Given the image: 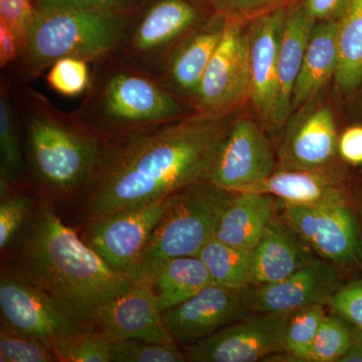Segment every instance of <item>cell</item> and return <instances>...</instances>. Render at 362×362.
I'll return each mask as SVG.
<instances>
[{
    "label": "cell",
    "instance_id": "1",
    "mask_svg": "<svg viewBox=\"0 0 362 362\" xmlns=\"http://www.w3.org/2000/svg\"><path fill=\"white\" fill-rule=\"evenodd\" d=\"M233 120L230 112L183 118L106 140L81 202L86 221L177 194L206 180Z\"/></svg>",
    "mask_w": 362,
    "mask_h": 362
},
{
    "label": "cell",
    "instance_id": "2",
    "mask_svg": "<svg viewBox=\"0 0 362 362\" xmlns=\"http://www.w3.org/2000/svg\"><path fill=\"white\" fill-rule=\"evenodd\" d=\"M11 268L80 327H95L102 307L136 282L109 266L45 199L21 232Z\"/></svg>",
    "mask_w": 362,
    "mask_h": 362
},
{
    "label": "cell",
    "instance_id": "3",
    "mask_svg": "<svg viewBox=\"0 0 362 362\" xmlns=\"http://www.w3.org/2000/svg\"><path fill=\"white\" fill-rule=\"evenodd\" d=\"M9 81L33 185L49 202L83 197L101 165L106 139L26 82Z\"/></svg>",
    "mask_w": 362,
    "mask_h": 362
},
{
    "label": "cell",
    "instance_id": "4",
    "mask_svg": "<svg viewBox=\"0 0 362 362\" xmlns=\"http://www.w3.org/2000/svg\"><path fill=\"white\" fill-rule=\"evenodd\" d=\"M93 65L89 88L74 113L106 140L197 112L188 108L151 73L117 54Z\"/></svg>",
    "mask_w": 362,
    "mask_h": 362
},
{
    "label": "cell",
    "instance_id": "5",
    "mask_svg": "<svg viewBox=\"0 0 362 362\" xmlns=\"http://www.w3.org/2000/svg\"><path fill=\"white\" fill-rule=\"evenodd\" d=\"M136 9L35 8L25 45L11 65L14 81L28 82L39 78L62 59H81L93 64L116 54Z\"/></svg>",
    "mask_w": 362,
    "mask_h": 362
},
{
    "label": "cell",
    "instance_id": "6",
    "mask_svg": "<svg viewBox=\"0 0 362 362\" xmlns=\"http://www.w3.org/2000/svg\"><path fill=\"white\" fill-rule=\"evenodd\" d=\"M233 194L204 180L177 192L152 233L132 278L140 280L163 259L199 256L214 239L221 214Z\"/></svg>",
    "mask_w": 362,
    "mask_h": 362
},
{
    "label": "cell",
    "instance_id": "7",
    "mask_svg": "<svg viewBox=\"0 0 362 362\" xmlns=\"http://www.w3.org/2000/svg\"><path fill=\"white\" fill-rule=\"evenodd\" d=\"M199 23L201 13L192 2L154 0L139 16L134 13L116 54L153 75Z\"/></svg>",
    "mask_w": 362,
    "mask_h": 362
},
{
    "label": "cell",
    "instance_id": "8",
    "mask_svg": "<svg viewBox=\"0 0 362 362\" xmlns=\"http://www.w3.org/2000/svg\"><path fill=\"white\" fill-rule=\"evenodd\" d=\"M175 197L169 195L87 221L83 240L114 270L131 276Z\"/></svg>",
    "mask_w": 362,
    "mask_h": 362
},
{
    "label": "cell",
    "instance_id": "9",
    "mask_svg": "<svg viewBox=\"0 0 362 362\" xmlns=\"http://www.w3.org/2000/svg\"><path fill=\"white\" fill-rule=\"evenodd\" d=\"M250 95L249 33L240 16L230 14L195 97L197 112L228 113Z\"/></svg>",
    "mask_w": 362,
    "mask_h": 362
},
{
    "label": "cell",
    "instance_id": "10",
    "mask_svg": "<svg viewBox=\"0 0 362 362\" xmlns=\"http://www.w3.org/2000/svg\"><path fill=\"white\" fill-rule=\"evenodd\" d=\"M291 313H252L211 337L182 346L187 361L256 362L284 354Z\"/></svg>",
    "mask_w": 362,
    "mask_h": 362
},
{
    "label": "cell",
    "instance_id": "11",
    "mask_svg": "<svg viewBox=\"0 0 362 362\" xmlns=\"http://www.w3.org/2000/svg\"><path fill=\"white\" fill-rule=\"evenodd\" d=\"M211 284L195 296L162 312V320L180 346L211 337L252 311V290Z\"/></svg>",
    "mask_w": 362,
    "mask_h": 362
},
{
    "label": "cell",
    "instance_id": "12",
    "mask_svg": "<svg viewBox=\"0 0 362 362\" xmlns=\"http://www.w3.org/2000/svg\"><path fill=\"white\" fill-rule=\"evenodd\" d=\"M276 164L270 140L258 124L235 119L204 181L228 192H247L273 175Z\"/></svg>",
    "mask_w": 362,
    "mask_h": 362
},
{
    "label": "cell",
    "instance_id": "13",
    "mask_svg": "<svg viewBox=\"0 0 362 362\" xmlns=\"http://www.w3.org/2000/svg\"><path fill=\"white\" fill-rule=\"evenodd\" d=\"M284 216L297 235L321 258L347 265L361 256V242L344 195L318 204H284Z\"/></svg>",
    "mask_w": 362,
    "mask_h": 362
},
{
    "label": "cell",
    "instance_id": "14",
    "mask_svg": "<svg viewBox=\"0 0 362 362\" xmlns=\"http://www.w3.org/2000/svg\"><path fill=\"white\" fill-rule=\"evenodd\" d=\"M0 310L2 323L37 338L52 349L57 339L83 328L11 267L1 269Z\"/></svg>",
    "mask_w": 362,
    "mask_h": 362
},
{
    "label": "cell",
    "instance_id": "15",
    "mask_svg": "<svg viewBox=\"0 0 362 362\" xmlns=\"http://www.w3.org/2000/svg\"><path fill=\"white\" fill-rule=\"evenodd\" d=\"M287 9L262 14L247 28L250 95L252 107L267 129L274 131L278 101V65Z\"/></svg>",
    "mask_w": 362,
    "mask_h": 362
},
{
    "label": "cell",
    "instance_id": "16",
    "mask_svg": "<svg viewBox=\"0 0 362 362\" xmlns=\"http://www.w3.org/2000/svg\"><path fill=\"white\" fill-rule=\"evenodd\" d=\"M228 16L216 11L209 20L199 23L153 74L176 96L189 98L194 108L202 76L223 37Z\"/></svg>",
    "mask_w": 362,
    "mask_h": 362
},
{
    "label": "cell",
    "instance_id": "17",
    "mask_svg": "<svg viewBox=\"0 0 362 362\" xmlns=\"http://www.w3.org/2000/svg\"><path fill=\"white\" fill-rule=\"evenodd\" d=\"M338 289L337 272L330 262L314 258L284 280L255 286L252 311L293 313L311 305L329 303Z\"/></svg>",
    "mask_w": 362,
    "mask_h": 362
},
{
    "label": "cell",
    "instance_id": "18",
    "mask_svg": "<svg viewBox=\"0 0 362 362\" xmlns=\"http://www.w3.org/2000/svg\"><path fill=\"white\" fill-rule=\"evenodd\" d=\"M95 326L114 341L175 342L162 320L156 297L144 281H136L129 289L105 304Z\"/></svg>",
    "mask_w": 362,
    "mask_h": 362
},
{
    "label": "cell",
    "instance_id": "19",
    "mask_svg": "<svg viewBox=\"0 0 362 362\" xmlns=\"http://www.w3.org/2000/svg\"><path fill=\"white\" fill-rule=\"evenodd\" d=\"M286 131L279 151L280 169L322 171L337 151L334 116L327 105H305Z\"/></svg>",
    "mask_w": 362,
    "mask_h": 362
},
{
    "label": "cell",
    "instance_id": "20",
    "mask_svg": "<svg viewBox=\"0 0 362 362\" xmlns=\"http://www.w3.org/2000/svg\"><path fill=\"white\" fill-rule=\"evenodd\" d=\"M311 250L287 223L273 218L252 250L255 286L289 277L314 259Z\"/></svg>",
    "mask_w": 362,
    "mask_h": 362
},
{
    "label": "cell",
    "instance_id": "21",
    "mask_svg": "<svg viewBox=\"0 0 362 362\" xmlns=\"http://www.w3.org/2000/svg\"><path fill=\"white\" fill-rule=\"evenodd\" d=\"M315 25L316 21L301 4L287 9L279 52L278 101L274 131L282 129L292 115L293 89Z\"/></svg>",
    "mask_w": 362,
    "mask_h": 362
},
{
    "label": "cell",
    "instance_id": "22",
    "mask_svg": "<svg viewBox=\"0 0 362 362\" xmlns=\"http://www.w3.org/2000/svg\"><path fill=\"white\" fill-rule=\"evenodd\" d=\"M276 199L261 192H235L221 214L214 239L240 249L254 250L274 218Z\"/></svg>",
    "mask_w": 362,
    "mask_h": 362
},
{
    "label": "cell",
    "instance_id": "23",
    "mask_svg": "<svg viewBox=\"0 0 362 362\" xmlns=\"http://www.w3.org/2000/svg\"><path fill=\"white\" fill-rule=\"evenodd\" d=\"M337 64V21L316 23L293 89L292 114L315 99L334 78Z\"/></svg>",
    "mask_w": 362,
    "mask_h": 362
},
{
    "label": "cell",
    "instance_id": "24",
    "mask_svg": "<svg viewBox=\"0 0 362 362\" xmlns=\"http://www.w3.org/2000/svg\"><path fill=\"white\" fill-rule=\"evenodd\" d=\"M149 286L159 310H169L213 284L199 257H175L159 262L140 280Z\"/></svg>",
    "mask_w": 362,
    "mask_h": 362
},
{
    "label": "cell",
    "instance_id": "25",
    "mask_svg": "<svg viewBox=\"0 0 362 362\" xmlns=\"http://www.w3.org/2000/svg\"><path fill=\"white\" fill-rule=\"evenodd\" d=\"M247 192L272 195L284 204L301 206L318 204L344 195L322 171L297 169H279Z\"/></svg>",
    "mask_w": 362,
    "mask_h": 362
},
{
    "label": "cell",
    "instance_id": "26",
    "mask_svg": "<svg viewBox=\"0 0 362 362\" xmlns=\"http://www.w3.org/2000/svg\"><path fill=\"white\" fill-rule=\"evenodd\" d=\"M21 124L11 95V81L2 77L0 85V182L13 189L28 177Z\"/></svg>",
    "mask_w": 362,
    "mask_h": 362
},
{
    "label": "cell",
    "instance_id": "27",
    "mask_svg": "<svg viewBox=\"0 0 362 362\" xmlns=\"http://www.w3.org/2000/svg\"><path fill=\"white\" fill-rule=\"evenodd\" d=\"M338 64L334 80L344 94L362 85V0H349L337 20Z\"/></svg>",
    "mask_w": 362,
    "mask_h": 362
},
{
    "label": "cell",
    "instance_id": "28",
    "mask_svg": "<svg viewBox=\"0 0 362 362\" xmlns=\"http://www.w3.org/2000/svg\"><path fill=\"white\" fill-rule=\"evenodd\" d=\"M214 284L233 288L255 286L252 250L240 249L213 239L199 254Z\"/></svg>",
    "mask_w": 362,
    "mask_h": 362
},
{
    "label": "cell",
    "instance_id": "29",
    "mask_svg": "<svg viewBox=\"0 0 362 362\" xmlns=\"http://www.w3.org/2000/svg\"><path fill=\"white\" fill-rule=\"evenodd\" d=\"M113 343L101 330L83 327L57 339L52 351L61 362H112Z\"/></svg>",
    "mask_w": 362,
    "mask_h": 362
},
{
    "label": "cell",
    "instance_id": "30",
    "mask_svg": "<svg viewBox=\"0 0 362 362\" xmlns=\"http://www.w3.org/2000/svg\"><path fill=\"white\" fill-rule=\"evenodd\" d=\"M326 315L325 304H315L293 312L289 316L284 333V354L293 361L306 362Z\"/></svg>",
    "mask_w": 362,
    "mask_h": 362
},
{
    "label": "cell",
    "instance_id": "31",
    "mask_svg": "<svg viewBox=\"0 0 362 362\" xmlns=\"http://www.w3.org/2000/svg\"><path fill=\"white\" fill-rule=\"evenodd\" d=\"M354 330L335 316L326 315L307 357L306 362H339L349 349Z\"/></svg>",
    "mask_w": 362,
    "mask_h": 362
},
{
    "label": "cell",
    "instance_id": "32",
    "mask_svg": "<svg viewBox=\"0 0 362 362\" xmlns=\"http://www.w3.org/2000/svg\"><path fill=\"white\" fill-rule=\"evenodd\" d=\"M0 361L54 362L58 359L45 343L1 322Z\"/></svg>",
    "mask_w": 362,
    "mask_h": 362
},
{
    "label": "cell",
    "instance_id": "33",
    "mask_svg": "<svg viewBox=\"0 0 362 362\" xmlns=\"http://www.w3.org/2000/svg\"><path fill=\"white\" fill-rule=\"evenodd\" d=\"M182 347L176 343H157L138 339L114 341L112 362H185Z\"/></svg>",
    "mask_w": 362,
    "mask_h": 362
},
{
    "label": "cell",
    "instance_id": "34",
    "mask_svg": "<svg viewBox=\"0 0 362 362\" xmlns=\"http://www.w3.org/2000/svg\"><path fill=\"white\" fill-rule=\"evenodd\" d=\"M89 64L81 59H59L47 71L45 81L54 92L62 96L84 95L90 82Z\"/></svg>",
    "mask_w": 362,
    "mask_h": 362
},
{
    "label": "cell",
    "instance_id": "35",
    "mask_svg": "<svg viewBox=\"0 0 362 362\" xmlns=\"http://www.w3.org/2000/svg\"><path fill=\"white\" fill-rule=\"evenodd\" d=\"M35 202L25 192L9 194L0 204V249L4 251L20 235L35 211Z\"/></svg>",
    "mask_w": 362,
    "mask_h": 362
},
{
    "label": "cell",
    "instance_id": "36",
    "mask_svg": "<svg viewBox=\"0 0 362 362\" xmlns=\"http://www.w3.org/2000/svg\"><path fill=\"white\" fill-rule=\"evenodd\" d=\"M35 6L33 0H0V20L13 28L20 42L25 45L26 35L35 20ZM20 49V52H21Z\"/></svg>",
    "mask_w": 362,
    "mask_h": 362
},
{
    "label": "cell",
    "instance_id": "37",
    "mask_svg": "<svg viewBox=\"0 0 362 362\" xmlns=\"http://www.w3.org/2000/svg\"><path fill=\"white\" fill-rule=\"evenodd\" d=\"M328 304L338 316L362 330V281L339 288Z\"/></svg>",
    "mask_w": 362,
    "mask_h": 362
},
{
    "label": "cell",
    "instance_id": "38",
    "mask_svg": "<svg viewBox=\"0 0 362 362\" xmlns=\"http://www.w3.org/2000/svg\"><path fill=\"white\" fill-rule=\"evenodd\" d=\"M140 0H35V8H78L101 11H129Z\"/></svg>",
    "mask_w": 362,
    "mask_h": 362
},
{
    "label": "cell",
    "instance_id": "39",
    "mask_svg": "<svg viewBox=\"0 0 362 362\" xmlns=\"http://www.w3.org/2000/svg\"><path fill=\"white\" fill-rule=\"evenodd\" d=\"M337 151L347 163L362 165V126H351L344 130L338 138Z\"/></svg>",
    "mask_w": 362,
    "mask_h": 362
},
{
    "label": "cell",
    "instance_id": "40",
    "mask_svg": "<svg viewBox=\"0 0 362 362\" xmlns=\"http://www.w3.org/2000/svg\"><path fill=\"white\" fill-rule=\"evenodd\" d=\"M349 0H302L305 11L316 23L337 21L344 13Z\"/></svg>",
    "mask_w": 362,
    "mask_h": 362
},
{
    "label": "cell",
    "instance_id": "41",
    "mask_svg": "<svg viewBox=\"0 0 362 362\" xmlns=\"http://www.w3.org/2000/svg\"><path fill=\"white\" fill-rule=\"evenodd\" d=\"M279 0H213L216 11L235 16L256 13L278 2Z\"/></svg>",
    "mask_w": 362,
    "mask_h": 362
},
{
    "label": "cell",
    "instance_id": "42",
    "mask_svg": "<svg viewBox=\"0 0 362 362\" xmlns=\"http://www.w3.org/2000/svg\"><path fill=\"white\" fill-rule=\"evenodd\" d=\"M20 42L13 28L6 21L0 20V66L6 69L18 59Z\"/></svg>",
    "mask_w": 362,
    "mask_h": 362
},
{
    "label": "cell",
    "instance_id": "43",
    "mask_svg": "<svg viewBox=\"0 0 362 362\" xmlns=\"http://www.w3.org/2000/svg\"><path fill=\"white\" fill-rule=\"evenodd\" d=\"M339 362H362V330L354 328L349 349Z\"/></svg>",
    "mask_w": 362,
    "mask_h": 362
},
{
    "label": "cell",
    "instance_id": "44",
    "mask_svg": "<svg viewBox=\"0 0 362 362\" xmlns=\"http://www.w3.org/2000/svg\"><path fill=\"white\" fill-rule=\"evenodd\" d=\"M33 4H35V0H33Z\"/></svg>",
    "mask_w": 362,
    "mask_h": 362
}]
</instances>
